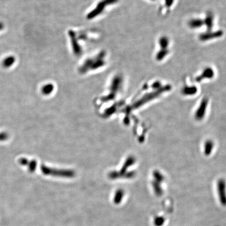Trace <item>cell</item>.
Returning <instances> with one entry per match:
<instances>
[{
	"mask_svg": "<svg viewBox=\"0 0 226 226\" xmlns=\"http://www.w3.org/2000/svg\"><path fill=\"white\" fill-rule=\"evenodd\" d=\"M213 21H214L213 15L211 13H209L207 15L206 19L205 20V22H204V23H205L207 27L209 29H211L213 25Z\"/></svg>",
	"mask_w": 226,
	"mask_h": 226,
	"instance_id": "cell-7",
	"label": "cell"
},
{
	"mask_svg": "<svg viewBox=\"0 0 226 226\" xmlns=\"http://www.w3.org/2000/svg\"><path fill=\"white\" fill-rule=\"evenodd\" d=\"M154 222L155 223V226H161L164 223V219L162 217H157L154 219Z\"/></svg>",
	"mask_w": 226,
	"mask_h": 226,
	"instance_id": "cell-11",
	"label": "cell"
},
{
	"mask_svg": "<svg viewBox=\"0 0 226 226\" xmlns=\"http://www.w3.org/2000/svg\"><path fill=\"white\" fill-rule=\"evenodd\" d=\"M15 60L16 59H15V56H7L3 60L2 65L4 68H9L14 64V63L15 62Z\"/></svg>",
	"mask_w": 226,
	"mask_h": 226,
	"instance_id": "cell-4",
	"label": "cell"
},
{
	"mask_svg": "<svg viewBox=\"0 0 226 226\" xmlns=\"http://www.w3.org/2000/svg\"><path fill=\"white\" fill-rule=\"evenodd\" d=\"M218 192L219 199L223 205H226V185L224 181H219L218 183Z\"/></svg>",
	"mask_w": 226,
	"mask_h": 226,
	"instance_id": "cell-1",
	"label": "cell"
},
{
	"mask_svg": "<svg viewBox=\"0 0 226 226\" xmlns=\"http://www.w3.org/2000/svg\"><path fill=\"white\" fill-rule=\"evenodd\" d=\"M196 88L194 87H187L183 89L184 93L187 94H194V93L196 92Z\"/></svg>",
	"mask_w": 226,
	"mask_h": 226,
	"instance_id": "cell-10",
	"label": "cell"
},
{
	"mask_svg": "<svg viewBox=\"0 0 226 226\" xmlns=\"http://www.w3.org/2000/svg\"><path fill=\"white\" fill-rule=\"evenodd\" d=\"M159 43L162 49H166L169 44V41L167 37H161Z\"/></svg>",
	"mask_w": 226,
	"mask_h": 226,
	"instance_id": "cell-8",
	"label": "cell"
},
{
	"mask_svg": "<svg viewBox=\"0 0 226 226\" xmlns=\"http://www.w3.org/2000/svg\"><path fill=\"white\" fill-rule=\"evenodd\" d=\"M168 53H169L168 50H167L166 49H162V50L158 52V53L156 56V58L159 61L162 60L164 58V57L168 55Z\"/></svg>",
	"mask_w": 226,
	"mask_h": 226,
	"instance_id": "cell-9",
	"label": "cell"
},
{
	"mask_svg": "<svg viewBox=\"0 0 226 226\" xmlns=\"http://www.w3.org/2000/svg\"><path fill=\"white\" fill-rule=\"evenodd\" d=\"M173 1L174 0H165V3L168 6H170L173 4Z\"/></svg>",
	"mask_w": 226,
	"mask_h": 226,
	"instance_id": "cell-13",
	"label": "cell"
},
{
	"mask_svg": "<svg viewBox=\"0 0 226 226\" xmlns=\"http://www.w3.org/2000/svg\"><path fill=\"white\" fill-rule=\"evenodd\" d=\"M152 1H155V0H152Z\"/></svg>",
	"mask_w": 226,
	"mask_h": 226,
	"instance_id": "cell-15",
	"label": "cell"
},
{
	"mask_svg": "<svg viewBox=\"0 0 226 226\" xmlns=\"http://www.w3.org/2000/svg\"><path fill=\"white\" fill-rule=\"evenodd\" d=\"M222 34H223V33L221 31H218V32H214V33H209L202 34L200 36V38L202 41H208V40H210V39L217 38L218 37H220L222 35Z\"/></svg>",
	"mask_w": 226,
	"mask_h": 226,
	"instance_id": "cell-3",
	"label": "cell"
},
{
	"mask_svg": "<svg viewBox=\"0 0 226 226\" xmlns=\"http://www.w3.org/2000/svg\"><path fill=\"white\" fill-rule=\"evenodd\" d=\"M214 72L211 68H207L203 71V72L201 75V76L199 77V79H202L204 78H212L214 76Z\"/></svg>",
	"mask_w": 226,
	"mask_h": 226,
	"instance_id": "cell-6",
	"label": "cell"
},
{
	"mask_svg": "<svg viewBox=\"0 0 226 226\" xmlns=\"http://www.w3.org/2000/svg\"><path fill=\"white\" fill-rule=\"evenodd\" d=\"M9 135L6 132L0 133V141H6L9 138Z\"/></svg>",
	"mask_w": 226,
	"mask_h": 226,
	"instance_id": "cell-12",
	"label": "cell"
},
{
	"mask_svg": "<svg viewBox=\"0 0 226 226\" xmlns=\"http://www.w3.org/2000/svg\"><path fill=\"white\" fill-rule=\"evenodd\" d=\"M18 162L21 165L28 166V170L31 172L34 171L36 166V162L34 160L29 161L26 158H21L18 160Z\"/></svg>",
	"mask_w": 226,
	"mask_h": 226,
	"instance_id": "cell-2",
	"label": "cell"
},
{
	"mask_svg": "<svg viewBox=\"0 0 226 226\" xmlns=\"http://www.w3.org/2000/svg\"><path fill=\"white\" fill-rule=\"evenodd\" d=\"M204 24V21L199 18L192 19L189 21V25L192 28H200Z\"/></svg>",
	"mask_w": 226,
	"mask_h": 226,
	"instance_id": "cell-5",
	"label": "cell"
},
{
	"mask_svg": "<svg viewBox=\"0 0 226 226\" xmlns=\"http://www.w3.org/2000/svg\"><path fill=\"white\" fill-rule=\"evenodd\" d=\"M4 27V25L3 23H2V22H0V31L3 30Z\"/></svg>",
	"mask_w": 226,
	"mask_h": 226,
	"instance_id": "cell-14",
	"label": "cell"
}]
</instances>
